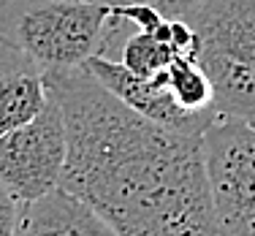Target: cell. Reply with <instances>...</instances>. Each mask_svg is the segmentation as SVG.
<instances>
[{
    "label": "cell",
    "mask_w": 255,
    "mask_h": 236,
    "mask_svg": "<svg viewBox=\"0 0 255 236\" xmlns=\"http://www.w3.org/2000/svg\"><path fill=\"white\" fill-rule=\"evenodd\" d=\"M65 119L60 187L120 236H215L201 136L125 106L84 65L46 71Z\"/></svg>",
    "instance_id": "1"
},
{
    "label": "cell",
    "mask_w": 255,
    "mask_h": 236,
    "mask_svg": "<svg viewBox=\"0 0 255 236\" xmlns=\"http://www.w3.org/2000/svg\"><path fill=\"white\" fill-rule=\"evenodd\" d=\"M212 112L255 125V0H204L190 19Z\"/></svg>",
    "instance_id": "2"
},
{
    "label": "cell",
    "mask_w": 255,
    "mask_h": 236,
    "mask_svg": "<svg viewBox=\"0 0 255 236\" xmlns=\"http://www.w3.org/2000/svg\"><path fill=\"white\" fill-rule=\"evenodd\" d=\"M112 5L95 0H0V33L44 71L79 68L101 52Z\"/></svg>",
    "instance_id": "3"
},
{
    "label": "cell",
    "mask_w": 255,
    "mask_h": 236,
    "mask_svg": "<svg viewBox=\"0 0 255 236\" xmlns=\"http://www.w3.org/2000/svg\"><path fill=\"white\" fill-rule=\"evenodd\" d=\"M201 144L215 236H255V125L217 117Z\"/></svg>",
    "instance_id": "4"
},
{
    "label": "cell",
    "mask_w": 255,
    "mask_h": 236,
    "mask_svg": "<svg viewBox=\"0 0 255 236\" xmlns=\"http://www.w3.org/2000/svg\"><path fill=\"white\" fill-rule=\"evenodd\" d=\"M65 166V119L57 98L49 93L46 106L30 122L0 136V182L19 204L60 187Z\"/></svg>",
    "instance_id": "5"
},
{
    "label": "cell",
    "mask_w": 255,
    "mask_h": 236,
    "mask_svg": "<svg viewBox=\"0 0 255 236\" xmlns=\"http://www.w3.org/2000/svg\"><path fill=\"white\" fill-rule=\"evenodd\" d=\"M84 68L90 71L109 93H114L125 106H130L133 112H138L141 117L152 119L155 125H163L168 130L185 133V136H204L206 128L217 119V114L206 112V114H196L182 109L177 101L171 98V93L166 90L160 76H136L133 71H128L123 63L117 60L101 57V54H93V57L84 63Z\"/></svg>",
    "instance_id": "6"
},
{
    "label": "cell",
    "mask_w": 255,
    "mask_h": 236,
    "mask_svg": "<svg viewBox=\"0 0 255 236\" xmlns=\"http://www.w3.org/2000/svg\"><path fill=\"white\" fill-rule=\"evenodd\" d=\"M46 101V71L0 33V136L30 122Z\"/></svg>",
    "instance_id": "7"
},
{
    "label": "cell",
    "mask_w": 255,
    "mask_h": 236,
    "mask_svg": "<svg viewBox=\"0 0 255 236\" xmlns=\"http://www.w3.org/2000/svg\"><path fill=\"white\" fill-rule=\"evenodd\" d=\"M14 236H120L82 198L63 187L19 204Z\"/></svg>",
    "instance_id": "8"
},
{
    "label": "cell",
    "mask_w": 255,
    "mask_h": 236,
    "mask_svg": "<svg viewBox=\"0 0 255 236\" xmlns=\"http://www.w3.org/2000/svg\"><path fill=\"white\" fill-rule=\"evenodd\" d=\"M160 79L182 109L196 114L212 112V84L196 57H174L160 74Z\"/></svg>",
    "instance_id": "9"
},
{
    "label": "cell",
    "mask_w": 255,
    "mask_h": 236,
    "mask_svg": "<svg viewBox=\"0 0 255 236\" xmlns=\"http://www.w3.org/2000/svg\"><path fill=\"white\" fill-rule=\"evenodd\" d=\"M106 5H147V8L163 14L166 19H187L196 16V11L204 5V0H95Z\"/></svg>",
    "instance_id": "10"
},
{
    "label": "cell",
    "mask_w": 255,
    "mask_h": 236,
    "mask_svg": "<svg viewBox=\"0 0 255 236\" xmlns=\"http://www.w3.org/2000/svg\"><path fill=\"white\" fill-rule=\"evenodd\" d=\"M16 217H19V201L0 182V236H14Z\"/></svg>",
    "instance_id": "11"
}]
</instances>
